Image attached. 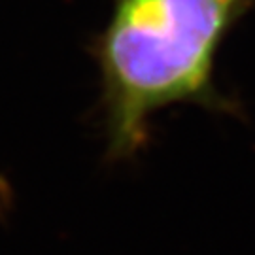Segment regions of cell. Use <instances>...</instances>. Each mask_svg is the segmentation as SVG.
Masks as SVG:
<instances>
[{"label": "cell", "mask_w": 255, "mask_h": 255, "mask_svg": "<svg viewBox=\"0 0 255 255\" xmlns=\"http://www.w3.org/2000/svg\"><path fill=\"white\" fill-rule=\"evenodd\" d=\"M9 187L4 178H0V216L6 212V208L9 206Z\"/></svg>", "instance_id": "2"}, {"label": "cell", "mask_w": 255, "mask_h": 255, "mask_svg": "<svg viewBox=\"0 0 255 255\" xmlns=\"http://www.w3.org/2000/svg\"><path fill=\"white\" fill-rule=\"evenodd\" d=\"M254 8L255 0H112L89 46L108 161L134 159L151 138V118L174 104L240 116L214 72L223 40Z\"/></svg>", "instance_id": "1"}]
</instances>
